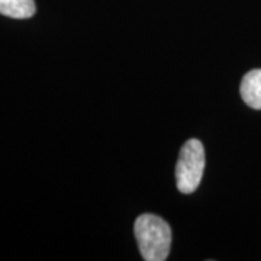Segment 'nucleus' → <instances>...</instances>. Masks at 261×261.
<instances>
[{
    "label": "nucleus",
    "instance_id": "nucleus-4",
    "mask_svg": "<svg viewBox=\"0 0 261 261\" xmlns=\"http://www.w3.org/2000/svg\"><path fill=\"white\" fill-rule=\"evenodd\" d=\"M37 12L34 0H0V15L13 19L32 18Z\"/></svg>",
    "mask_w": 261,
    "mask_h": 261
},
{
    "label": "nucleus",
    "instance_id": "nucleus-3",
    "mask_svg": "<svg viewBox=\"0 0 261 261\" xmlns=\"http://www.w3.org/2000/svg\"><path fill=\"white\" fill-rule=\"evenodd\" d=\"M241 97L252 109L261 111V70H251L243 77L240 86Z\"/></svg>",
    "mask_w": 261,
    "mask_h": 261
},
{
    "label": "nucleus",
    "instance_id": "nucleus-1",
    "mask_svg": "<svg viewBox=\"0 0 261 261\" xmlns=\"http://www.w3.org/2000/svg\"><path fill=\"white\" fill-rule=\"evenodd\" d=\"M134 233L145 261L167 260L171 248V228L157 215L144 214L137 218Z\"/></svg>",
    "mask_w": 261,
    "mask_h": 261
},
{
    "label": "nucleus",
    "instance_id": "nucleus-2",
    "mask_svg": "<svg viewBox=\"0 0 261 261\" xmlns=\"http://www.w3.org/2000/svg\"><path fill=\"white\" fill-rule=\"evenodd\" d=\"M205 149L199 140H187L181 147L176 166L177 189L183 195H190L199 187L205 171Z\"/></svg>",
    "mask_w": 261,
    "mask_h": 261
}]
</instances>
